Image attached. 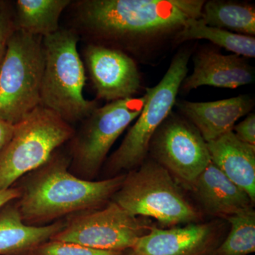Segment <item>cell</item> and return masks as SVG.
I'll return each instance as SVG.
<instances>
[{
	"mask_svg": "<svg viewBox=\"0 0 255 255\" xmlns=\"http://www.w3.org/2000/svg\"><path fill=\"white\" fill-rule=\"evenodd\" d=\"M202 0H76L71 29L95 44L124 50L180 31L200 18Z\"/></svg>",
	"mask_w": 255,
	"mask_h": 255,
	"instance_id": "1",
	"label": "cell"
},
{
	"mask_svg": "<svg viewBox=\"0 0 255 255\" xmlns=\"http://www.w3.org/2000/svg\"><path fill=\"white\" fill-rule=\"evenodd\" d=\"M68 152L58 149L44 164L15 183L16 205L23 223L41 226L80 211L100 209L112 201L126 174L87 181L69 170ZM12 186V187H13Z\"/></svg>",
	"mask_w": 255,
	"mask_h": 255,
	"instance_id": "2",
	"label": "cell"
},
{
	"mask_svg": "<svg viewBox=\"0 0 255 255\" xmlns=\"http://www.w3.org/2000/svg\"><path fill=\"white\" fill-rule=\"evenodd\" d=\"M80 38L71 28H60L43 38L45 65L41 106L71 125L81 122L99 107L84 97L86 70L78 49Z\"/></svg>",
	"mask_w": 255,
	"mask_h": 255,
	"instance_id": "3",
	"label": "cell"
},
{
	"mask_svg": "<svg viewBox=\"0 0 255 255\" xmlns=\"http://www.w3.org/2000/svg\"><path fill=\"white\" fill-rule=\"evenodd\" d=\"M112 201L132 216L152 218L166 227L202 219L173 177L154 159L126 174Z\"/></svg>",
	"mask_w": 255,
	"mask_h": 255,
	"instance_id": "4",
	"label": "cell"
},
{
	"mask_svg": "<svg viewBox=\"0 0 255 255\" xmlns=\"http://www.w3.org/2000/svg\"><path fill=\"white\" fill-rule=\"evenodd\" d=\"M75 129L53 111L39 106L14 125L0 150V190L9 189L45 163L73 136Z\"/></svg>",
	"mask_w": 255,
	"mask_h": 255,
	"instance_id": "5",
	"label": "cell"
},
{
	"mask_svg": "<svg viewBox=\"0 0 255 255\" xmlns=\"http://www.w3.org/2000/svg\"><path fill=\"white\" fill-rule=\"evenodd\" d=\"M189 53L174 57L167 73L156 86L146 89V100L136 122L120 146L106 160L107 178L127 174L145 161L152 137L170 114L183 80L187 77Z\"/></svg>",
	"mask_w": 255,
	"mask_h": 255,
	"instance_id": "6",
	"label": "cell"
},
{
	"mask_svg": "<svg viewBox=\"0 0 255 255\" xmlns=\"http://www.w3.org/2000/svg\"><path fill=\"white\" fill-rule=\"evenodd\" d=\"M43 38L17 31L0 65V119L15 125L41 106Z\"/></svg>",
	"mask_w": 255,
	"mask_h": 255,
	"instance_id": "7",
	"label": "cell"
},
{
	"mask_svg": "<svg viewBox=\"0 0 255 255\" xmlns=\"http://www.w3.org/2000/svg\"><path fill=\"white\" fill-rule=\"evenodd\" d=\"M145 100V94L110 102L82 121L67 142L70 172L80 179L95 180L114 142L140 115Z\"/></svg>",
	"mask_w": 255,
	"mask_h": 255,
	"instance_id": "8",
	"label": "cell"
},
{
	"mask_svg": "<svg viewBox=\"0 0 255 255\" xmlns=\"http://www.w3.org/2000/svg\"><path fill=\"white\" fill-rule=\"evenodd\" d=\"M152 226L151 221L132 216L110 201L100 209L65 218L63 229L50 240L100 251L126 252L132 249Z\"/></svg>",
	"mask_w": 255,
	"mask_h": 255,
	"instance_id": "9",
	"label": "cell"
},
{
	"mask_svg": "<svg viewBox=\"0 0 255 255\" xmlns=\"http://www.w3.org/2000/svg\"><path fill=\"white\" fill-rule=\"evenodd\" d=\"M150 151L154 160L167 169L181 187L190 191L211 162L200 132L178 117L166 119L158 128L151 140Z\"/></svg>",
	"mask_w": 255,
	"mask_h": 255,
	"instance_id": "10",
	"label": "cell"
},
{
	"mask_svg": "<svg viewBox=\"0 0 255 255\" xmlns=\"http://www.w3.org/2000/svg\"><path fill=\"white\" fill-rule=\"evenodd\" d=\"M84 64L96 95L106 102L132 98L140 88L135 62L124 51L88 43L84 49Z\"/></svg>",
	"mask_w": 255,
	"mask_h": 255,
	"instance_id": "11",
	"label": "cell"
},
{
	"mask_svg": "<svg viewBox=\"0 0 255 255\" xmlns=\"http://www.w3.org/2000/svg\"><path fill=\"white\" fill-rule=\"evenodd\" d=\"M214 223H193L162 229L152 226L130 251L135 255H210L216 248Z\"/></svg>",
	"mask_w": 255,
	"mask_h": 255,
	"instance_id": "12",
	"label": "cell"
},
{
	"mask_svg": "<svg viewBox=\"0 0 255 255\" xmlns=\"http://www.w3.org/2000/svg\"><path fill=\"white\" fill-rule=\"evenodd\" d=\"M193 61L192 74L186 77L181 85L183 91L204 85L236 89L254 82V69L239 55L204 50L195 55Z\"/></svg>",
	"mask_w": 255,
	"mask_h": 255,
	"instance_id": "13",
	"label": "cell"
},
{
	"mask_svg": "<svg viewBox=\"0 0 255 255\" xmlns=\"http://www.w3.org/2000/svg\"><path fill=\"white\" fill-rule=\"evenodd\" d=\"M177 106L208 142L233 130L238 119L250 113L254 100L244 95L215 102L182 101Z\"/></svg>",
	"mask_w": 255,
	"mask_h": 255,
	"instance_id": "14",
	"label": "cell"
},
{
	"mask_svg": "<svg viewBox=\"0 0 255 255\" xmlns=\"http://www.w3.org/2000/svg\"><path fill=\"white\" fill-rule=\"evenodd\" d=\"M206 214L226 219L254 206L246 191L236 185L212 162L196 179L191 190Z\"/></svg>",
	"mask_w": 255,
	"mask_h": 255,
	"instance_id": "15",
	"label": "cell"
},
{
	"mask_svg": "<svg viewBox=\"0 0 255 255\" xmlns=\"http://www.w3.org/2000/svg\"><path fill=\"white\" fill-rule=\"evenodd\" d=\"M213 162L255 203V145L241 141L233 130L206 142Z\"/></svg>",
	"mask_w": 255,
	"mask_h": 255,
	"instance_id": "16",
	"label": "cell"
},
{
	"mask_svg": "<svg viewBox=\"0 0 255 255\" xmlns=\"http://www.w3.org/2000/svg\"><path fill=\"white\" fill-rule=\"evenodd\" d=\"M65 226V219L46 226L23 223L16 200L0 208V255H25L50 241Z\"/></svg>",
	"mask_w": 255,
	"mask_h": 255,
	"instance_id": "17",
	"label": "cell"
},
{
	"mask_svg": "<svg viewBox=\"0 0 255 255\" xmlns=\"http://www.w3.org/2000/svg\"><path fill=\"white\" fill-rule=\"evenodd\" d=\"M72 0H16L14 4L17 31L42 38L60 29V18Z\"/></svg>",
	"mask_w": 255,
	"mask_h": 255,
	"instance_id": "18",
	"label": "cell"
},
{
	"mask_svg": "<svg viewBox=\"0 0 255 255\" xmlns=\"http://www.w3.org/2000/svg\"><path fill=\"white\" fill-rule=\"evenodd\" d=\"M201 19L206 25L232 33L255 35V9L251 4L221 0L205 1Z\"/></svg>",
	"mask_w": 255,
	"mask_h": 255,
	"instance_id": "19",
	"label": "cell"
},
{
	"mask_svg": "<svg viewBox=\"0 0 255 255\" xmlns=\"http://www.w3.org/2000/svg\"><path fill=\"white\" fill-rule=\"evenodd\" d=\"M177 42L194 39H206L232 52L233 54L246 58L255 57V37L238 34L221 28L209 26L200 18L188 21L177 34Z\"/></svg>",
	"mask_w": 255,
	"mask_h": 255,
	"instance_id": "20",
	"label": "cell"
},
{
	"mask_svg": "<svg viewBox=\"0 0 255 255\" xmlns=\"http://www.w3.org/2000/svg\"><path fill=\"white\" fill-rule=\"evenodd\" d=\"M231 231L210 255H248L255 252V211L253 206L226 218Z\"/></svg>",
	"mask_w": 255,
	"mask_h": 255,
	"instance_id": "21",
	"label": "cell"
},
{
	"mask_svg": "<svg viewBox=\"0 0 255 255\" xmlns=\"http://www.w3.org/2000/svg\"><path fill=\"white\" fill-rule=\"evenodd\" d=\"M126 252L100 251L75 243L50 240L25 255H126Z\"/></svg>",
	"mask_w": 255,
	"mask_h": 255,
	"instance_id": "22",
	"label": "cell"
},
{
	"mask_svg": "<svg viewBox=\"0 0 255 255\" xmlns=\"http://www.w3.org/2000/svg\"><path fill=\"white\" fill-rule=\"evenodd\" d=\"M16 31L13 1L0 0V65L10 38Z\"/></svg>",
	"mask_w": 255,
	"mask_h": 255,
	"instance_id": "23",
	"label": "cell"
},
{
	"mask_svg": "<svg viewBox=\"0 0 255 255\" xmlns=\"http://www.w3.org/2000/svg\"><path fill=\"white\" fill-rule=\"evenodd\" d=\"M233 131L241 141L255 145V115L248 114V117L241 123L235 125Z\"/></svg>",
	"mask_w": 255,
	"mask_h": 255,
	"instance_id": "24",
	"label": "cell"
},
{
	"mask_svg": "<svg viewBox=\"0 0 255 255\" xmlns=\"http://www.w3.org/2000/svg\"><path fill=\"white\" fill-rule=\"evenodd\" d=\"M14 130V125H11L0 119V150L9 141Z\"/></svg>",
	"mask_w": 255,
	"mask_h": 255,
	"instance_id": "25",
	"label": "cell"
},
{
	"mask_svg": "<svg viewBox=\"0 0 255 255\" xmlns=\"http://www.w3.org/2000/svg\"><path fill=\"white\" fill-rule=\"evenodd\" d=\"M19 196V191L17 188L13 186L4 190H0V208L9 201L16 200Z\"/></svg>",
	"mask_w": 255,
	"mask_h": 255,
	"instance_id": "26",
	"label": "cell"
},
{
	"mask_svg": "<svg viewBox=\"0 0 255 255\" xmlns=\"http://www.w3.org/2000/svg\"><path fill=\"white\" fill-rule=\"evenodd\" d=\"M126 255H135L133 254V253H132L131 251L129 250V251H127L126 252Z\"/></svg>",
	"mask_w": 255,
	"mask_h": 255,
	"instance_id": "27",
	"label": "cell"
}]
</instances>
